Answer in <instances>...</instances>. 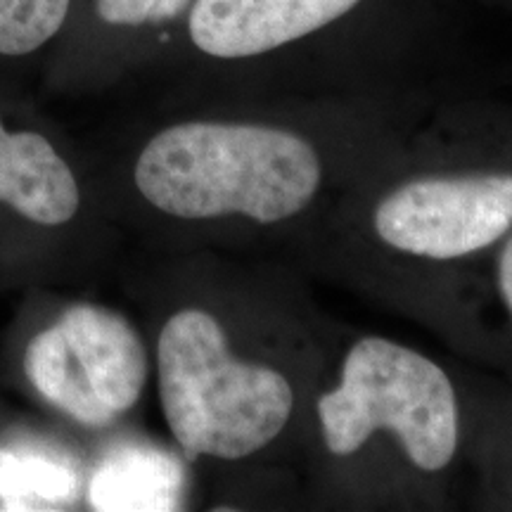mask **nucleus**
I'll return each mask as SVG.
<instances>
[{
	"instance_id": "f257e3e1",
	"label": "nucleus",
	"mask_w": 512,
	"mask_h": 512,
	"mask_svg": "<svg viewBox=\"0 0 512 512\" xmlns=\"http://www.w3.org/2000/svg\"><path fill=\"white\" fill-rule=\"evenodd\" d=\"M323 162L302 133L259 121H185L157 133L136 162V185L176 219H245L271 226L309 207Z\"/></svg>"
},
{
	"instance_id": "7ed1b4c3",
	"label": "nucleus",
	"mask_w": 512,
	"mask_h": 512,
	"mask_svg": "<svg viewBox=\"0 0 512 512\" xmlns=\"http://www.w3.org/2000/svg\"><path fill=\"white\" fill-rule=\"evenodd\" d=\"M157 377L166 425L190 458H249L278 439L294 411L290 380L235 356L219 320L202 309L164 323Z\"/></svg>"
},
{
	"instance_id": "1a4fd4ad",
	"label": "nucleus",
	"mask_w": 512,
	"mask_h": 512,
	"mask_svg": "<svg viewBox=\"0 0 512 512\" xmlns=\"http://www.w3.org/2000/svg\"><path fill=\"white\" fill-rule=\"evenodd\" d=\"M81 491L79 463L55 446H0V512L69 510Z\"/></svg>"
},
{
	"instance_id": "423d86ee",
	"label": "nucleus",
	"mask_w": 512,
	"mask_h": 512,
	"mask_svg": "<svg viewBox=\"0 0 512 512\" xmlns=\"http://www.w3.org/2000/svg\"><path fill=\"white\" fill-rule=\"evenodd\" d=\"M373 228L394 252L418 259L484 252L512 230V174L413 178L382 197Z\"/></svg>"
},
{
	"instance_id": "20e7f679",
	"label": "nucleus",
	"mask_w": 512,
	"mask_h": 512,
	"mask_svg": "<svg viewBox=\"0 0 512 512\" xmlns=\"http://www.w3.org/2000/svg\"><path fill=\"white\" fill-rule=\"evenodd\" d=\"M318 422L332 456H351L377 432H389L422 472L451 465L460 439L456 389L446 370L375 335L347 351L337 387L320 396Z\"/></svg>"
},
{
	"instance_id": "f03ea898",
	"label": "nucleus",
	"mask_w": 512,
	"mask_h": 512,
	"mask_svg": "<svg viewBox=\"0 0 512 512\" xmlns=\"http://www.w3.org/2000/svg\"><path fill=\"white\" fill-rule=\"evenodd\" d=\"M427 15V0H195L185 34L197 55L221 67L280 72L408 53Z\"/></svg>"
},
{
	"instance_id": "9b49d317",
	"label": "nucleus",
	"mask_w": 512,
	"mask_h": 512,
	"mask_svg": "<svg viewBox=\"0 0 512 512\" xmlns=\"http://www.w3.org/2000/svg\"><path fill=\"white\" fill-rule=\"evenodd\" d=\"M195 0H93L95 17L112 29H162L188 17Z\"/></svg>"
},
{
	"instance_id": "6e6552de",
	"label": "nucleus",
	"mask_w": 512,
	"mask_h": 512,
	"mask_svg": "<svg viewBox=\"0 0 512 512\" xmlns=\"http://www.w3.org/2000/svg\"><path fill=\"white\" fill-rule=\"evenodd\" d=\"M88 503L100 512L181 508L185 475L174 456L152 446L112 448L93 470Z\"/></svg>"
},
{
	"instance_id": "9d476101",
	"label": "nucleus",
	"mask_w": 512,
	"mask_h": 512,
	"mask_svg": "<svg viewBox=\"0 0 512 512\" xmlns=\"http://www.w3.org/2000/svg\"><path fill=\"white\" fill-rule=\"evenodd\" d=\"M72 0H0V55H29L62 29Z\"/></svg>"
},
{
	"instance_id": "f8f14e48",
	"label": "nucleus",
	"mask_w": 512,
	"mask_h": 512,
	"mask_svg": "<svg viewBox=\"0 0 512 512\" xmlns=\"http://www.w3.org/2000/svg\"><path fill=\"white\" fill-rule=\"evenodd\" d=\"M498 290L505 306L512 316V238L505 242L501 256H498Z\"/></svg>"
},
{
	"instance_id": "39448f33",
	"label": "nucleus",
	"mask_w": 512,
	"mask_h": 512,
	"mask_svg": "<svg viewBox=\"0 0 512 512\" xmlns=\"http://www.w3.org/2000/svg\"><path fill=\"white\" fill-rule=\"evenodd\" d=\"M147 349L133 325L105 306L79 304L31 339L24 373L38 394L83 427L112 425L147 384Z\"/></svg>"
},
{
	"instance_id": "0eeeda50",
	"label": "nucleus",
	"mask_w": 512,
	"mask_h": 512,
	"mask_svg": "<svg viewBox=\"0 0 512 512\" xmlns=\"http://www.w3.org/2000/svg\"><path fill=\"white\" fill-rule=\"evenodd\" d=\"M0 202L41 226H62L79 211L69 164L38 133H10L0 121Z\"/></svg>"
}]
</instances>
